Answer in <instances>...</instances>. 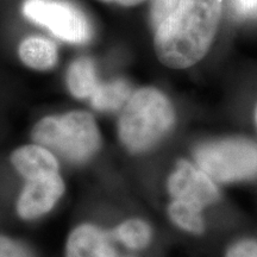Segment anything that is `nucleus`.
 I'll list each match as a JSON object with an SVG mask.
<instances>
[{"mask_svg":"<svg viewBox=\"0 0 257 257\" xmlns=\"http://www.w3.org/2000/svg\"><path fill=\"white\" fill-rule=\"evenodd\" d=\"M223 0H179L154 29L159 60L174 69L192 67L204 59L219 28Z\"/></svg>","mask_w":257,"mask_h":257,"instance_id":"nucleus-1","label":"nucleus"},{"mask_svg":"<svg viewBox=\"0 0 257 257\" xmlns=\"http://www.w3.org/2000/svg\"><path fill=\"white\" fill-rule=\"evenodd\" d=\"M119 118L121 143L133 153H142L168 134L175 121L169 99L153 87L131 93Z\"/></svg>","mask_w":257,"mask_h":257,"instance_id":"nucleus-2","label":"nucleus"},{"mask_svg":"<svg viewBox=\"0 0 257 257\" xmlns=\"http://www.w3.org/2000/svg\"><path fill=\"white\" fill-rule=\"evenodd\" d=\"M31 137L36 144L76 163L91 159L101 143L95 119L86 111H70L42 118L32 128Z\"/></svg>","mask_w":257,"mask_h":257,"instance_id":"nucleus-3","label":"nucleus"},{"mask_svg":"<svg viewBox=\"0 0 257 257\" xmlns=\"http://www.w3.org/2000/svg\"><path fill=\"white\" fill-rule=\"evenodd\" d=\"M199 168L218 182H234L257 176V143L245 138H227L199 147Z\"/></svg>","mask_w":257,"mask_h":257,"instance_id":"nucleus-4","label":"nucleus"},{"mask_svg":"<svg viewBox=\"0 0 257 257\" xmlns=\"http://www.w3.org/2000/svg\"><path fill=\"white\" fill-rule=\"evenodd\" d=\"M22 11L29 21L68 43H86L92 36L85 14L66 0H25Z\"/></svg>","mask_w":257,"mask_h":257,"instance_id":"nucleus-5","label":"nucleus"},{"mask_svg":"<svg viewBox=\"0 0 257 257\" xmlns=\"http://www.w3.org/2000/svg\"><path fill=\"white\" fill-rule=\"evenodd\" d=\"M168 189L174 200L198 208L210 206L218 200L219 193L213 180L187 161H180L168 180Z\"/></svg>","mask_w":257,"mask_h":257,"instance_id":"nucleus-6","label":"nucleus"},{"mask_svg":"<svg viewBox=\"0 0 257 257\" xmlns=\"http://www.w3.org/2000/svg\"><path fill=\"white\" fill-rule=\"evenodd\" d=\"M66 186L59 173L27 180L17 201V213L24 220L37 219L56 205Z\"/></svg>","mask_w":257,"mask_h":257,"instance_id":"nucleus-7","label":"nucleus"},{"mask_svg":"<svg viewBox=\"0 0 257 257\" xmlns=\"http://www.w3.org/2000/svg\"><path fill=\"white\" fill-rule=\"evenodd\" d=\"M11 163L25 180L57 174L60 170L54 154L40 144H28L17 148L11 155Z\"/></svg>","mask_w":257,"mask_h":257,"instance_id":"nucleus-8","label":"nucleus"},{"mask_svg":"<svg viewBox=\"0 0 257 257\" xmlns=\"http://www.w3.org/2000/svg\"><path fill=\"white\" fill-rule=\"evenodd\" d=\"M66 257H115L108 236L98 226L82 224L70 232Z\"/></svg>","mask_w":257,"mask_h":257,"instance_id":"nucleus-9","label":"nucleus"},{"mask_svg":"<svg viewBox=\"0 0 257 257\" xmlns=\"http://www.w3.org/2000/svg\"><path fill=\"white\" fill-rule=\"evenodd\" d=\"M18 56L29 68L44 72L55 67L59 51L53 41L41 36H29L19 43Z\"/></svg>","mask_w":257,"mask_h":257,"instance_id":"nucleus-10","label":"nucleus"},{"mask_svg":"<svg viewBox=\"0 0 257 257\" xmlns=\"http://www.w3.org/2000/svg\"><path fill=\"white\" fill-rule=\"evenodd\" d=\"M99 85L95 67L87 57L75 60L67 72V86L73 96L78 99H89Z\"/></svg>","mask_w":257,"mask_h":257,"instance_id":"nucleus-11","label":"nucleus"},{"mask_svg":"<svg viewBox=\"0 0 257 257\" xmlns=\"http://www.w3.org/2000/svg\"><path fill=\"white\" fill-rule=\"evenodd\" d=\"M131 95L130 85L124 80L99 82L89 98L91 104L98 111H115L123 107Z\"/></svg>","mask_w":257,"mask_h":257,"instance_id":"nucleus-12","label":"nucleus"},{"mask_svg":"<svg viewBox=\"0 0 257 257\" xmlns=\"http://www.w3.org/2000/svg\"><path fill=\"white\" fill-rule=\"evenodd\" d=\"M172 220L182 230L199 234L204 231V219L201 210L187 202L173 200L168 208Z\"/></svg>","mask_w":257,"mask_h":257,"instance_id":"nucleus-13","label":"nucleus"},{"mask_svg":"<svg viewBox=\"0 0 257 257\" xmlns=\"http://www.w3.org/2000/svg\"><path fill=\"white\" fill-rule=\"evenodd\" d=\"M115 237L127 248L144 249L152 239L149 225L140 219H130L121 223L114 231Z\"/></svg>","mask_w":257,"mask_h":257,"instance_id":"nucleus-14","label":"nucleus"},{"mask_svg":"<svg viewBox=\"0 0 257 257\" xmlns=\"http://www.w3.org/2000/svg\"><path fill=\"white\" fill-rule=\"evenodd\" d=\"M0 257H35L23 243L10 237L0 236Z\"/></svg>","mask_w":257,"mask_h":257,"instance_id":"nucleus-15","label":"nucleus"},{"mask_svg":"<svg viewBox=\"0 0 257 257\" xmlns=\"http://www.w3.org/2000/svg\"><path fill=\"white\" fill-rule=\"evenodd\" d=\"M179 0H153L152 3V24L154 29L168 16L178 5Z\"/></svg>","mask_w":257,"mask_h":257,"instance_id":"nucleus-16","label":"nucleus"},{"mask_svg":"<svg viewBox=\"0 0 257 257\" xmlns=\"http://www.w3.org/2000/svg\"><path fill=\"white\" fill-rule=\"evenodd\" d=\"M226 257H257V240H239L227 250Z\"/></svg>","mask_w":257,"mask_h":257,"instance_id":"nucleus-17","label":"nucleus"},{"mask_svg":"<svg viewBox=\"0 0 257 257\" xmlns=\"http://www.w3.org/2000/svg\"><path fill=\"white\" fill-rule=\"evenodd\" d=\"M230 5L238 17L257 16V0H230Z\"/></svg>","mask_w":257,"mask_h":257,"instance_id":"nucleus-18","label":"nucleus"},{"mask_svg":"<svg viewBox=\"0 0 257 257\" xmlns=\"http://www.w3.org/2000/svg\"><path fill=\"white\" fill-rule=\"evenodd\" d=\"M100 2L108 3V4H118L121 6H136L143 3L144 0H100Z\"/></svg>","mask_w":257,"mask_h":257,"instance_id":"nucleus-19","label":"nucleus"},{"mask_svg":"<svg viewBox=\"0 0 257 257\" xmlns=\"http://www.w3.org/2000/svg\"><path fill=\"white\" fill-rule=\"evenodd\" d=\"M255 119H256V125H257V107H256V113H255Z\"/></svg>","mask_w":257,"mask_h":257,"instance_id":"nucleus-20","label":"nucleus"}]
</instances>
